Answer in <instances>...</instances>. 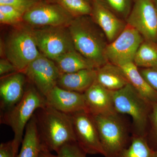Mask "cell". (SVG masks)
Wrapping results in <instances>:
<instances>
[{"instance_id": "obj_1", "label": "cell", "mask_w": 157, "mask_h": 157, "mask_svg": "<svg viewBox=\"0 0 157 157\" xmlns=\"http://www.w3.org/2000/svg\"><path fill=\"white\" fill-rule=\"evenodd\" d=\"M34 115L43 150L56 153L65 144L76 142L70 114L47 104Z\"/></svg>"}, {"instance_id": "obj_2", "label": "cell", "mask_w": 157, "mask_h": 157, "mask_svg": "<svg viewBox=\"0 0 157 157\" xmlns=\"http://www.w3.org/2000/svg\"><path fill=\"white\" fill-rule=\"evenodd\" d=\"M75 49L94 65L96 69L107 63L106 35L90 15L74 17L68 26Z\"/></svg>"}, {"instance_id": "obj_3", "label": "cell", "mask_w": 157, "mask_h": 157, "mask_svg": "<svg viewBox=\"0 0 157 157\" xmlns=\"http://www.w3.org/2000/svg\"><path fill=\"white\" fill-rule=\"evenodd\" d=\"M9 26L4 38L1 39V58L7 59L17 71L23 73L41 54L37 47L33 28L23 21Z\"/></svg>"}, {"instance_id": "obj_4", "label": "cell", "mask_w": 157, "mask_h": 157, "mask_svg": "<svg viewBox=\"0 0 157 157\" xmlns=\"http://www.w3.org/2000/svg\"><path fill=\"white\" fill-rule=\"evenodd\" d=\"M117 112L93 115L105 157H118L131 141L132 128Z\"/></svg>"}, {"instance_id": "obj_5", "label": "cell", "mask_w": 157, "mask_h": 157, "mask_svg": "<svg viewBox=\"0 0 157 157\" xmlns=\"http://www.w3.org/2000/svg\"><path fill=\"white\" fill-rule=\"evenodd\" d=\"M113 105L116 112L131 117L132 135L145 137L148 128L151 102L128 83L113 92Z\"/></svg>"}, {"instance_id": "obj_6", "label": "cell", "mask_w": 157, "mask_h": 157, "mask_svg": "<svg viewBox=\"0 0 157 157\" xmlns=\"http://www.w3.org/2000/svg\"><path fill=\"white\" fill-rule=\"evenodd\" d=\"M46 105L45 97L28 82L22 99L11 109L1 114V123L8 125L14 132L12 144L17 153L27 124L37 109Z\"/></svg>"}, {"instance_id": "obj_7", "label": "cell", "mask_w": 157, "mask_h": 157, "mask_svg": "<svg viewBox=\"0 0 157 157\" xmlns=\"http://www.w3.org/2000/svg\"><path fill=\"white\" fill-rule=\"evenodd\" d=\"M33 29L40 53L52 60L76 49L68 27H45Z\"/></svg>"}, {"instance_id": "obj_8", "label": "cell", "mask_w": 157, "mask_h": 157, "mask_svg": "<svg viewBox=\"0 0 157 157\" xmlns=\"http://www.w3.org/2000/svg\"><path fill=\"white\" fill-rule=\"evenodd\" d=\"M144 40L137 30L127 25L120 35L107 45L105 52L107 61L119 67L134 63L137 49Z\"/></svg>"}, {"instance_id": "obj_9", "label": "cell", "mask_w": 157, "mask_h": 157, "mask_svg": "<svg viewBox=\"0 0 157 157\" xmlns=\"http://www.w3.org/2000/svg\"><path fill=\"white\" fill-rule=\"evenodd\" d=\"M76 141L86 154H101L104 152L93 116L86 110L70 114Z\"/></svg>"}, {"instance_id": "obj_10", "label": "cell", "mask_w": 157, "mask_h": 157, "mask_svg": "<svg viewBox=\"0 0 157 157\" xmlns=\"http://www.w3.org/2000/svg\"><path fill=\"white\" fill-rule=\"evenodd\" d=\"M74 17L59 5L38 2L26 11L23 21L33 28L68 27Z\"/></svg>"}, {"instance_id": "obj_11", "label": "cell", "mask_w": 157, "mask_h": 157, "mask_svg": "<svg viewBox=\"0 0 157 157\" xmlns=\"http://www.w3.org/2000/svg\"><path fill=\"white\" fill-rule=\"evenodd\" d=\"M28 83L44 97L57 86L60 73L55 62L41 55L23 72Z\"/></svg>"}, {"instance_id": "obj_12", "label": "cell", "mask_w": 157, "mask_h": 157, "mask_svg": "<svg viewBox=\"0 0 157 157\" xmlns=\"http://www.w3.org/2000/svg\"><path fill=\"white\" fill-rule=\"evenodd\" d=\"M126 22L145 40L157 42V10L152 0H134Z\"/></svg>"}, {"instance_id": "obj_13", "label": "cell", "mask_w": 157, "mask_h": 157, "mask_svg": "<svg viewBox=\"0 0 157 157\" xmlns=\"http://www.w3.org/2000/svg\"><path fill=\"white\" fill-rule=\"evenodd\" d=\"M27 83L26 77L22 72H16L1 76L0 108L2 113L11 109L22 99Z\"/></svg>"}, {"instance_id": "obj_14", "label": "cell", "mask_w": 157, "mask_h": 157, "mask_svg": "<svg viewBox=\"0 0 157 157\" xmlns=\"http://www.w3.org/2000/svg\"><path fill=\"white\" fill-rule=\"evenodd\" d=\"M45 98L48 105L67 114L86 110L83 94L64 89L58 86L54 87Z\"/></svg>"}, {"instance_id": "obj_15", "label": "cell", "mask_w": 157, "mask_h": 157, "mask_svg": "<svg viewBox=\"0 0 157 157\" xmlns=\"http://www.w3.org/2000/svg\"><path fill=\"white\" fill-rule=\"evenodd\" d=\"M91 3L92 11L90 16L104 31L110 43L124 31L127 23L97 0H94Z\"/></svg>"}, {"instance_id": "obj_16", "label": "cell", "mask_w": 157, "mask_h": 157, "mask_svg": "<svg viewBox=\"0 0 157 157\" xmlns=\"http://www.w3.org/2000/svg\"><path fill=\"white\" fill-rule=\"evenodd\" d=\"M86 110L93 115L116 112L113 91L104 88L97 81L84 93Z\"/></svg>"}, {"instance_id": "obj_17", "label": "cell", "mask_w": 157, "mask_h": 157, "mask_svg": "<svg viewBox=\"0 0 157 157\" xmlns=\"http://www.w3.org/2000/svg\"><path fill=\"white\" fill-rule=\"evenodd\" d=\"M96 69L60 74L57 86L64 89L83 94L96 81Z\"/></svg>"}, {"instance_id": "obj_18", "label": "cell", "mask_w": 157, "mask_h": 157, "mask_svg": "<svg viewBox=\"0 0 157 157\" xmlns=\"http://www.w3.org/2000/svg\"><path fill=\"white\" fill-rule=\"evenodd\" d=\"M96 81L113 92L118 90L129 83L121 68L109 62L96 69Z\"/></svg>"}, {"instance_id": "obj_19", "label": "cell", "mask_w": 157, "mask_h": 157, "mask_svg": "<svg viewBox=\"0 0 157 157\" xmlns=\"http://www.w3.org/2000/svg\"><path fill=\"white\" fill-rule=\"evenodd\" d=\"M61 74L86 69H96L94 65L76 49L64 54L53 61Z\"/></svg>"}, {"instance_id": "obj_20", "label": "cell", "mask_w": 157, "mask_h": 157, "mask_svg": "<svg viewBox=\"0 0 157 157\" xmlns=\"http://www.w3.org/2000/svg\"><path fill=\"white\" fill-rule=\"evenodd\" d=\"M42 150L35 116L27 124L21 142V147L17 157H39Z\"/></svg>"}, {"instance_id": "obj_21", "label": "cell", "mask_w": 157, "mask_h": 157, "mask_svg": "<svg viewBox=\"0 0 157 157\" xmlns=\"http://www.w3.org/2000/svg\"><path fill=\"white\" fill-rule=\"evenodd\" d=\"M129 83L151 103L157 101V92L147 83L134 63L121 66Z\"/></svg>"}, {"instance_id": "obj_22", "label": "cell", "mask_w": 157, "mask_h": 157, "mask_svg": "<svg viewBox=\"0 0 157 157\" xmlns=\"http://www.w3.org/2000/svg\"><path fill=\"white\" fill-rule=\"evenodd\" d=\"M134 63L139 68L157 67V42L144 40L137 49Z\"/></svg>"}, {"instance_id": "obj_23", "label": "cell", "mask_w": 157, "mask_h": 157, "mask_svg": "<svg viewBox=\"0 0 157 157\" xmlns=\"http://www.w3.org/2000/svg\"><path fill=\"white\" fill-rule=\"evenodd\" d=\"M154 152L145 137L132 135L130 144L118 157H153Z\"/></svg>"}, {"instance_id": "obj_24", "label": "cell", "mask_w": 157, "mask_h": 157, "mask_svg": "<svg viewBox=\"0 0 157 157\" xmlns=\"http://www.w3.org/2000/svg\"><path fill=\"white\" fill-rule=\"evenodd\" d=\"M117 17L126 21L133 6L134 0H97Z\"/></svg>"}, {"instance_id": "obj_25", "label": "cell", "mask_w": 157, "mask_h": 157, "mask_svg": "<svg viewBox=\"0 0 157 157\" xmlns=\"http://www.w3.org/2000/svg\"><path fill=\"white\" fill-rule=\"evenodd\" d=\"M60 6L76 17L90 15L92 6L86 0H56Z\"/></svg>"}, {"instance_id": "obj_26", "label": "cell", "mask_w": 157, "mask_h": 157, "mask_svg": "<svg viewBox=\"0 0 157 157\" xmlns=\"http://www.w3.org/2000/svg\"><path fill=\"white\" fill-rule=\"evenodd\" d=\"M25 13L13 6L0 5V22L3 25L12 26L23 22Z\"/></svg>"}, {"instance_id": "obj_27", "label": "cell", "mask_w": 157, "mask_h": 157, "mask_svg": "<svg viewBox=\"0 0 157 157\" xmlns=\"http://www.w3.org/2000/svg\"><path fill=\"white\" fill-rule=\"evenodd\" d=\"M145 137L152 149L157 151V101L151 104L148 128Z\"/></svg>"}, {"instance_id": "obj_28", "label": "cell", "mask_w": 157, "mask_h": 157, "mask_svg": "<svg viewBox=\"0 0 157 157\" xmlns=\"http://www.w3.org/2000/svg\"><path fill=\"white\" fill-rule=\"evenodd\" d=\"M37 3H38L37 0H0V5L13 6L24 13Z\"/></svg>"}, {"instance_id": "obj_29", "label": "cell", "mask_w": 157, "mask_h": 157, "mask_svg": "<svg viewBox=\"0 0 157 157\" xmlns=\"http://www.w3.org/2000/svg\"><path fill=\"white\" fill-rule=\"evenodd\" d=\"M139 70L147 83L157 92V67L139 68Z\"/></svg>"}, {"instance_id": "obj_30", "label": "cell", "mask_w": 157, "mask_h": 157, "mask_svg": "<svg viewBox=\"0 0 157 157\" xmlns=\"http://www.w3.org/2000/svg\"><path fill=\"white\" fill-rule=\"evenodd\" d=\"M17 153L15 151L12 141L1 144L0 157H17Z\"/></svg>"}, {"instance_id": "obj_31", "label": "cell", "mask_w": 157, "mask_h": 157, "mask_svg": "<svg viewBox=\"0 0 157 157\" xmlns=\"http://www.w3.org/2000/svg\"><path fill=\"white\" fill-rule=\"evenodd\" d=\"M18 72L14 65L6 58L0 59V76H2Z\"/></svg>"}, {"instance_id": "obj_32", "label": "cell", "mask_w": 157, "mask_h": 157, "mask_svg": "<svg viewBox=\"0 0 157 157\" xmlns=\"http://www.w3.org/2000/svg\"><path fill=\"white\" fill-rule=\"evenodd\" d=\"M39 157H59L58 155L52 154L51 152L42 150L40 152Z\"/></svg>"}, {"instance_id": "obj_33", "label": "cell", "mask_w": 157, "mask_h": 157, "mask_svg": "<svg viewBox=\"0 0 157 157\" xmlns=\"http://www.w3.org/2000/svg\"><path fill=\"white\" fill-rule=\"evenodd\" d=\"M154 4L155 7L157 10V0H152Z\"/></svg>"}, {"instance_id": "obj_34", "label": "cell", "mask_w": 157, "mask_h": 157, "mask_svg": "<svg viewBox=\"0 0 157 157\" xmlns=\"http://www.w3.org/2000/svg\"><path fill=\"white\" fill-rule=\"evenodd\" d=\"M153 157H157V151H155Z\"/></svg>"}, {"instance_id": "obj_35", "label": "cell", "mask_w": 157, "mask_h": 157, "mask_svg": "<svg viewBox=\"0 0 157 157\" xmlns=\"http://www.w3.org/2000/svg\"><path fill=\"white\" fill-rule=\"evenodd\" d=\"M86 1H87V2H89L90 3V2H91V3L93 1H94V0H86Z\"/></svg>"}]
</instances>
